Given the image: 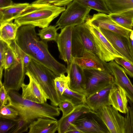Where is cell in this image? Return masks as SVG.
I'll return each mask as SVG.
<instances>
[{
  "label": "cell",
  "mask_w": 133,
  "mask_h": 133,
  "mask_svg": "<svg viewBox=\"0 0 133 133\" xmlns=\"http://www.w3.org/2000/svg\"><path fill=\"white\" fill-rule=\"evenodd\" d=\"M129 38L131 40L133 41V30H132L130 33Z\"/></svg>",
  "instance_id": "f6af8a7d"
},
{
  "label": "cell",
  "mask_w": 133,
  "mask_h": 133,
  "mask_svg": "<svg viewBox=\"0 0 133 133\" xmlns=\"http://www.w3.org/2000/svg\"><path fill=\"white\" fill-rule=\"evenodd\" d=\"M91 9L74 0L67 5L56 22L58 29L69 26H76L85 23L89 17Z\"/></svg>",
  "instance_id": "8992f818"
},
{
  "label": "cell",
  "mask_w": 133,
  "mask_h": 133,
  "mask_svg": "<svg viewBox=\"0 0 133 133\" xmlns=\"http://www.w3.org/2000/svg\"><path fill=\"white\" fill-rule=\"evenodd\" d=\"M86 99L85 94L70 89L68 85L65 88L61 98V101L66 100L70 102L75 107L85 104Z\"/></svg>",
  "instance_id": "484cf974"
},
{
  "label": "cell",
  "mask_w": 133,
  "mask_h": 133,
  "mask_svg": "<svg viewBox=\"0 0 133 133\" xmlns=\"http://www.w3.org/2000/svg\"><path fill=\"white\" fill-rule=\"evenodd\" d=\"M74 0H36L32 3L35 4H48L59 6L67 5Z\"/></svg>",
  "instance_id": "8d00e7d4"
},
{
  "label": "cell",
  "mask_w": 133,
  "mask_h": 133,
  "mask_svg": "<svg viewBox=\"0 0 133 133\" xmlns=\"http://www.w3.org/2000/svg\"><path fill=\"white\" fill-rule=\"evenodd\" d=\"M15 124L14 121L0 119V133H8Z\"/></svg>",
  "instance_id": "ab89813d"
},
{
  "label": "cell",
  "mask_w": 133,
  "mask_h": 133,
  "mask_svg": "<svg viewBox=\"0 0 133 133\" xmlns=\"http://www.w3.org/2000/svg\"><path fill=\"white\" fill-rule=\"evenodd\" d=\"M84 71L85 78V94L86 98L114 82V77L108 63L104 70L85 69Z\"/></svg>",
  "instance_id": "ba28073f"
},
{
  "label": "cell",
  "mask_w": 133,
  "mask_h": 133,
  "mask_svg": "<svg viewBox=\"0 0 133 133\" xmlns=\"http://www.w3.org/2000/svg\"><path fill=\"white\" fill-rule=\"evenodd\" d=\"M0 109V119L14 121L19 116L18 111L10 106H3Z\"/></svg>",
  "instance_id": "f546056e"
},
{
  "label": "cell",
  "mask_w": 133,
  "mask_h": 133,
  "mask_svg": "<svg viewBox=\"0 0 133 133\" xmlns=\"http://www.w3.org/2000/svg\"><path fill=\"white\" fill-rule=\"evenodd\" d=\"M111 13H124L133 16V0H105Z\"/></svg>",
  "instance_id": "cb8c5ba5"
},
{
  "label": "cell",
  "mask_w": 133,
  "mask_h": 133,
  "mask_svg": "<svg viewBox=\"0 0 133 133\" xmlns=\"http://www.w3.org/2000/svg\"><path fill=\"white\" fill-rule=\"evenodd\" d=\"M57 120L40 117L33 121L29 125V133H54L57 131Z\"/></svg>",
  "instance_id": "7402d4cb"
},
{
  "label": "cell",
  "mask_w": 133,
  "mask_h": 133,
  "mask_svg": "<svg viewBox=\"0 0 133 133\" xmlns=\"http://www.w3.org/2000/svg\"><path fill=\"white\" fill-rule=\"evenodd\" d=\"M115 61L122 66L126 74L131 77L133 78V62L125 58L117 57L115 58Z\"/></svg>",
  "instance_id": "836d02e7"
},
{
  "label": "cell",
  "mask_w": 133,
  "mask_h": 133,
  "mask_svg": "<svg viewBox=\"0 0 133 133\" xmlns=\"http://www.w3.org/2000/svg\"><path fill=\"white\" fill-rule=\"evenodd\" d=\"M23 52V64L24 67L26 68L29 64L32 59L29 55L25 54Z\"/></svg>",
  "instance_id": "60d3db41"
},
{
  "label": "cell",
  "mask_w": 133,
  "mask_h": 133,
  "mask_svg": "<svg viewBox=\"0 0 133 133\" xmlns=\"http://www.w3.org/2000/svg\"><path fill=\"white\" fill-rule=\"evenodd\" d=\"M133 108L128 106L125 116V133H133Z\"/></svg>",
  "instance_id": "e575fe53"
},
{
  "label": "cell",
  "mask_w": 133,
  "mask_h": 133,
  "mask_svg": "<svg viewBox=\"0 0 133 133\" xmlns=\"http://www.w3.org/2000/svg\"><path fill=\"white\" fill-rule=\"evenodd\" d=\"M72 51L74 57H81L85 51L96 54L93 38L85 23L74 27L72 35Z\"/></svg>",
  "instance_id": "52a82bcc"
},
{
  "label": "cell",
  "mask_w": 133,
  "mask_h": 133,
  "mask_svg": "<svg viewBox=\"0 0 133 133\" xmlns=\"http://www.w3.org/2000/svg\"><path fill=\"white\" fill-rule=\"evenodd\" d=\"M105 124L110 133H125V119L118 111L109 105L95 112Z\"/></svg>",
  "instance_id": "30bf717a"
},
{
  "label": "cell",
  "mask_w": 133,
  "mask_h": 133,
  "mask_svg": "<svg viewBox=\"0 0 133 133\" xmlns=\"http://www.w3.org/2000/svg\"><path fill=\"white\" fill-rule=\"evenodd\" d=\"M69 81V75H67L66 76L64 74H62L59 76H56L55 79L56 89L61 99L65 88L66 86L68 85Z\"/></svg>",
  "instance_id": "4dcf8cb0"
},
{
  "label": "cell",
  "mask_w": 133,
  "mask_h": 133,
  "mask_svg": "<svg viewBox=\"0 0 133 133\" xmlns=\"http://www.w3.org/2000/svg\"><path fill=\"white\" fill-rule=\"evenodd\" d=\"M15 50L16 57L15 62L9 68L4 69L3 85L6 89L18 91L24 83L26 68L23 61V52L15 41L12 43Z\"/></svg>",
  "instance_id": "5b68a950"
},
{
  "label": "cell",
  "mask_w": 133,
  "mask_h": 133,
  "mask_svg": "<svg viewBox=\"0 0 133 133\" xmlns=\"http://www.w3.org/2000/svg\"><path fill=\"white\" fill-rule=\"evenodd\" d=\"M16 57L14 48L11 44L8 45L5 52L4 69L9 68L15 62Z\"/></svg>",
  "instance_id": "1f68e13d"
},
{
  "label": "cell",
  "mask_w": 133,
  "mask_h": 133,
  "mask_svg": "<svg viewBox=\"0 0 133 133\" xmlns=\"http://www.w3.org/2000/svg\"><path fill=\"white\" fill-rule=\"evenodd\" d=\"M110 17L121 26L129 30L133 27V16L124 13H111L109 15Z\"/></svg>",
  "instance_id": "4316f807"
},
{
  "label": "cell",
  "mask_w": 133,
  "mask_h": 133,
  "mask_svg": "<svg viewBox=\"0 0 133 133\" xmlns=\"http://www.w3.org/2000/svg\"><path fill=\"white\" fill-rule=\"evenodd\" d=\"M14 121L15 125L8 133H22L28 131L29 124L24 119L19 116Z\"/></svg>",
  "instance_id": "d6a6232c"
},
{
  "label": "cell",
  "mask_w": 133,
  "mask_h": 133,
  "mask_svg": "<svg viewBox=\"0 0 133 133\" xmlns=\"http://www.w3.org/2000/svg\"><path fill=\"white\" fill-rule=\"evenodd\" d=\"M92 111L86 104L75 107L71 112L65 116L62 117L58 121V132L66 133L71 124L82 115Z\"/></svg>",
  "instance_id": "44dd1931"
},
{
  "label": "cell",
  "mask_w": 133,
  "mask_h": 133,
  "mask_svg": "<svg viewBox=\"0 0 133 133\" xmlns=\"http://www.w3.org/2000/svg\"></svg>",
  "instance_id": "7dc6e473"
},
{
  "label": "cell",
  "mask_w": 133,
  "mask_h": 133,
  "mask_svg": "<svg viewBox=\"0 0 133 133\" xmlns=\"http://www.w3.org/2000/svg\"><path fill=\"white\" fill-rule=\"evenodd\" d=\"M26 75L29 78L28 84L23 83L21 85V96L24 99L35 102L43 103L46 102L49 98L40 84L28 71Z\"/></svg>",
  "instance_id": "5bb4252c"
},
{
  "label": "cell",
  "mask_w": 133,
  "mask_h": 133,
  "mask_svg": "<svg viewBox=\"0 0 133 133\" xmlns=\"http://www.w3.org/2000/svg\"><path fill=\"white\" fill-rule=\"evenodd\" d=\"M132 113H133V109H132Z\"/></svg>",
  "instance_id": "bcb514c9"
},
{
  "label": "cell",
  "mask_w": 133,
  "mask_h": 133,
  "mask_svg": "<svg viewBox=\"0 0 133 133\" xmlns=\"http://www.w3.org/2000/svg\"><path fill=\"white\" fill-rule=\"evenodd\" d=\"M90 9L108 15L111 12L107 7L105 0H75Z\"/></svg>",
  "instance_id": "83f0119b"
},
{
  "label": "cell",
  "mask_w": 133,
  "mask_h": 133,
  "mask_svg": "<svg viewBox=\"0 0 133 133\" xmlns=\"http://www.w3.org/2000/svg\"><path fill=\"white\" fill-rule=\"evenodd\" d=\"M28 3H13L12 5L0 8V24L13 21L19 16L28 7Z\"/></svg>",
  "instance_id": "603a6c76"
},
{
  "label": "cell",
  "mask_w": 133,
  "mask_h": 133,
  "mask_svg": "<svg viewBox=\"0 0 133 133\" xmlns=\"http://www.w3.org/2000/svg\"><path fill=\"white\" fill-rule=\"evenodd\" d=\"M87 24L93 38L96 54L102 60L107 62L117 57L124 58L115 49L99 28Z\"/></svg>",
  "instance_id": "9c48e42d"
},
{
  "label": "cell",
  "mask_w": 133,
  "mask_h": 133,
  "mask_svg": "<svg viewBox=\"0 0 133 133\" xmlns=\"http://www.w3.org/2000/svg\"><path fill=\"white\" fill-rule=\"evenodd\" d=\"M37 80L49 98L51 105L57 106L62 101L57 92L54 79L56 76L50 70L32 59L26 68Z\"/></svg>",
  "instance_id": "277c9868"
},
{
  "label": "cell",
  "mask_w": 133,
  "mask_h": 133,
  "mask_svg": "<svg viewBox=\"0 0 133 133\" xmlns=\"http://www.w3.org/2000/svg\"><path fill=\"white\" fill-rule=\"evenodd\" d=\"M129 41L130 44V49L133 59V41L131 40L129 38Z\"/></svg>",
  "instance_id": "ee69618b"
},
{
  "label": "cell",
  "mask_w": 133,
  "mask_h": 133,
  "mask_svg": "<svg viewBox=\"0 0 133 133\" xmlns=\"http://www.w3.org/2000/svg\"><path fill=\"white\" fill-rule=\"evenodd\" d=\"M8 45L3 41L0 40V81H2L3 71L4 69L5 52Z\"/></svg>",
  "instance_id": "f35d334b"
},
{
  "label": "cell",
  "mask_w": 133,
  "mask_h": 133,
  "mask_svg": "<svg viewBox=\"0 0 133 133\" xmlns=\"http://www.w3.org/2000/svg\"><path fill=\"white\" fill-rule=\"evenodd\" d=\"M0 107L3 106H10V98L2 82H0Z\"/></svg>",
  "instance_id": "74e56055"
},
{
  "label": "cell",
  "mask_w": 133,
  "mask_h": 133,
  "mask_svg": "<svg viewBox=\"0 0 133 133\" xmlns=\"http://www.w3.org/2000/svg\"><path fill=\"white\" fill-rule=\"evenodd\" d=\"M74 58L70 70L67 73L69 77L68 87L72 90L85 94V78L84 70L75 63Z\"/></svg>",
  "instance_id": "e0dca14e"
},
{
  "label": "cell",
  "mask_w": 133,
  "mask_h": 133,
  "mask_svg": "<svg viewBox=\"0 0 133 133\" xmlns=\"http://www.w3.org/2000/svg\"><path fill=\"white\" fill-rule=\"evenodd\" d=\"M114 85V82L112 83L87 97L86 104L94 112L104 105L109 104V93Z\"/></svg>",
  "instance_id": "d6986e66"
},
{
  "label": "cell",
  "mask_w": 133,
  "mask_h": 133,
  "mask_svg": "<svg viewBox=\"0 0 133 133\" xmlns=\"http://www.w3.org/2000/svg\"><path fill=\"white\" fill-rule=\"evenodd\" d=\"M35 27L30 24L20 26L15 40L17 45L32 59L49 68L56 76L67 73L65 66L57 61L49 52L48 41L40 40Z\"/></svg>",
  "instance_id": "6da1fadb"
},
{
  "label": "cell",
  "mask_w": 133,
  "mask_h": 133,
  "mask_svg": "<svg viewBox=\"0 0 133 133\" xmlns=\"http://www.w3.org/2000/svg\"><path fill=\"white\" fill-rule=\"evenodd\" d=\"M72 124L83 133H110L102 121L93 111L82 115Z\"/></svg>",
  "instance_id": "8fae6325"
},
{
  "label": "cell",
  "mask_w": 133,
  "mask_h": 133,
  "mask_svg": "<svg viewBox=\"0 0 133 133\" xmlns=\"http://www.w3.org/2000/svg\"><path fill=\"white\" fill-rule=\"evenodd\" d=\"M85 23L119 34L128 39L132 30L126 29L114 21L107 14L99 12L89 17Z\"/></svg>",
  "instance_id": "4fadbf2b"
},
{
  "label": "cell",
  "mask_w": 133,
  "mask_h": 133,
  "mask_svg": "<svg viewBox=\"0 0 133 133\" xmlns=\"http://www.w3.org/2000/svg\"><path fill=\"white\" fill-rule=\"evenodd\" d=\"M75 26H69L61 29L56 41L60 58L67 64L66 73L70 70L74 58L72 55V35Z\"/></svg>",
  "instance_id": "7c38bea8"
},
{
  "label": "cell",
  "mask_w": 133,
  "mask_h": 133,
  "mask_svg": "<svg viewBox=\"0 0 133 133\" xmlns=\"http://www.w3.org/2000/svg\"><path fill=\"white\" fill-rule=\"evenodd\" d=\"M108 65L114 76V84L121 88L133 103V85L124 69L114 60L110 61Z\"/></svg>",
  "instance_id": "2e32d148"
},
{
  "label": "cell",
  "mask_w": 133,
  "mask_h": 133,
  "mask_svg": "<svg viewBox=\"0 0 133 133\" xmlns=\"http://www.w3.org/2000/svg\"><path fill=\"white\" fill-rule=\"evenodd\" d=\"M65 6L53 4L31 3L14 21L20 26L30 24L42 28L49 26L51 22L64 11Z\"/></svg>",
  "instance_id": "3957f363"
},
{
  "label": "cell",
  "mask_w": 133,
  "mask_h": 133,
  "mask_svg": "<svg viewBox=\"0 0 133 133\" xmlns=\"http://www.w3.org/2000/svg\"><path fill=\"white\" fill-rule=\"evenodd\" d=\"M20 26L12 21L0 24V40L10 45L15 39Z\"/></svg>",
  "instance_id": "d4e9b609"
},
{
  "label": "cell",
  "mask_w": 133,
  "mask_h": 133,
  "mask_svg": "<svg viewBox=\"0 0 133 133\" xmlns=\"http://www.w3.org/2000/svg\"><path fill=\"white\" fill-rule=\"evenodd\" d=\"M58 106L60 111L62 112V117L66 116L71 112L75 108L71 102L66 100H62Z\"/></svg>",
  "instance_id": "d590c367"
},
{
  "label": "cell",
  "mask_w": 133,
  "mask_h": 133,
  "mask_svg": "<svg viewBox=\"0 0 133 133\" xmlns=\"http://www.w3.org/2000/svg\"><path fill=\"white\" fill-rule=\"evenodd\" d=\"M127 98L124 91L115 84L109 93V103L120 112L126 114L128 107Z\"/></svg>",
  "instance_id": "ffe728a7"
},
{
  "label": "cell",
  "mask_w": 133,
  "mask_h": 133,
  "mask_svg": "<svg viewBox=\"0 0 133 133\" xmlns=\"http://www.w3.org/2000/svg\"><path fill=\"white\" fill-rule=\"evenodd\" d=\"M74 58L75 63L84 70L105 69L106 62L102 60L94 53L85 51L81 57Z\"/></svg>",
  "instance_id": "ac0fdd59"
},
{
  "label": "cell",
  "mask_w": 133,
  "mask_h": 133,
  "mask_svg": "<svg viewBox=\"0 0 133 133\" xmlns=\"http://www.w3.org/2000/svg\"><path fill=\"white\" fill-rule=\"evenodd\" d=\"M13 3L12 0H0V8L10 6Z\"/></svg>",
  "instance_id": "7bdbcfd3"
},
{
  "label": "cell",
  "mask_w": 133,
  "mask_h": 133,
  "mask_svg": "<svg viewBox=\"0 0 133 133\" xmlns=\"http://www.w3.org/2000/svg\"><path fill=\"white\" fill-rule=\"evenodd\" d=\"M55 25H50L39 30L37 34L41 39L47 41L56 42L58 35L57 31L58 30Z\"/></svg>",
  "instance_id": "f1b7e54d"
},
{
  "label": "cell",
  "mask_w": 133,
  "mask_h": 133,
  "mask_svg": "<svg viewBox=\"0 0 133 133\" xmlns=\"http://www.w3.org/2000/svg\"><path fill=\"white\" fill-rule=\"evenodd\" d=\"M7 91L10 98V106L16 109L19 116L29 124L40 117L57 120L55 117L60 114V110L57 106L46 102L40 103L24 99L17 91L10 90Z\"/></svg>",
  "instance_id": "7a4b0ae2"
},
{
  "label": "cell",
  "mask_w": 133,
  "mask_h": 133,
  "mask_svg": "<svg viewBox=\"0 0 133 133\" xmlns=\"http://www.w3.org/2000/svg\"><path fill=\"white\" fill-rule=\"evenodd\" d=\"M66 133H83L73 124H71Z\"/></svg>",
  "instance_id": "b9f144b4"
},
{
  "label": "cell",
  "mask_w": 133,
  "mask_h": 133,
  "mask_svg": "<svg viewBox=\"0 0 133 133\" xmlns=\"http://www.w3.org/2000/svg\"><path fill=\"white\" fill-rule=\"evenodd\" d=\"M99 28L116 51L124 58L133 62L129 38L114 32Z\"/></svg>",
  "instance_id": "9a60e30c"
}]
</instances>
